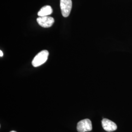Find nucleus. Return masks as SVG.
<instances>
[{"mask_svg": "<svg viewBox=\"0 0 132 132\" xmlns=\"http://www.w3.org/2000/svg\"><path fill=\"white\" fill-rule=\"evenodd\" d=\"M37 22L38 24L43 28H50L54 24V20L49 16L39 17L37 19Z\"/></svg>", "mask_w": 132, "mask_h": 132, "instance_id": "obj_4", "label": "nucleus"}, {"mask_svg": "<svg viewBox=\"0 0 132 132\" xmlns=\"http://www.w3.org/2000/svg\"><path fill=\"white\" fill-rule=\"evenodd\" d=\"M102 125L104 130L107 132H113L117 129V124L107 118H104L102 120Z\"/></svg>", "mask_w": 132, "mask_h": 132, "instance_id": "obj_5", "label": "nucleus"}, {"mask_svg": "<svg viewBox=\"0 0 132 132\" xmlns=\"http://www.w3.org/2000/svg\"><path fill=\"white\" fill-rule=\"evenodd\" d=\"M3 56V53L2 51H0V56L2 57Z\"/></svg>", "mask_w": 132, "mask_h": 132, "instance_id": "obj_7", "label": "nucleus"}, {"mask_svg": "<svg viewBox=\"0 0 132 132\" xmlns=\"http://www.w3.org/2000/svg\"><path fill=\"white\" fill-rule=\"evenodd\" d=\"M53 12V10L51 6L46 5L41 9L38 12V15L39 17L47 16L50 15Z\"/></svg>", "mask_w": 132, "mask_h": 132, "instance_id": "obj_6", "label": "nucleus"}, {"mask_svg": "<svg viewBox=\"0 0 132 132\" xmlns=\"http://www.w3.org/2000/svg\"><path fill=\"white\" fill-rule=\"evenodd\" d=\"M72 8L71 0H60V9L63 17H67L71 13Z\"/></svg>", "mask_w": 132, "mask_h": 132, "instance_id": "obj_3", "label": "nucleus"}, {"mask_svg": "<svg viewBox=\"0 0 132 132\" xmlns=\"http://www.w3.org/2000/svg\"><path fill=\"white\" fill-rule=\"evenodd\" d=\"M92 129V123L89 119L82 120L77 125V130L78 132H89Z\"/></svg>", "mask_w": 132, "mask_h": 132, "instance_id": "obj_2", "label": "nucleus"}, {"mask_svg": "<svg viewBox=\"0 0 132 132\" xmlns=\"http://www.w3.org/2000/svg\"><path fill=\"white\" fill-rule=\"evenodd\" d=\"M16 132V131H11V132Z\"/></svg>", "mask_w": 132, "mask_h": 132, "instance_id": "obj_8", "label": "nucleus"}, {"mask_svg": "<svg viewBox=\"0 0 132 132\" xmlns=\"http://www.w3.org/2000/svg\"><path fill=\"white\" fill-rule=\"evenodd\" d=\"M49 55L47 51L44 50L38 53L32 61V65L34 67H37L42 65L47 61Z\"/></svg>", "mask_w": 132, "mask_h": 132, "instance_id": "obj_1", "label": "nucleus"}]
</instances>
